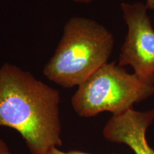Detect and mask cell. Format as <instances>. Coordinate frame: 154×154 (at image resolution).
I'll use <instances>...</instances> for the list:
<instances>
[{
	"mask_svg": "<svg viewBox=\"0 0 154 154\" xmlns=\"http://www.w3.org/2000/svg\"><path fill=\"white\" fill-rule=\"evenodd\" d=\"M59 92L15 64L0 66V127L17 131L31 154L62 145Z\"/></svg>",
	"mask_w": 154,
	"mask_h": 154,
	"instance_id": "cell-1",
	"label": "cell"
},
{
	"mask_svg": "<svg viewBox=\"0 0 154 154\" xmlns=\"http://www.w3.org/2000/svg\"><path fill=\"white\" fill-rule=\"evenodd\" d=\"M74 2L76 3H79V4H90L92 2V0H72Z\"/></svg>",
	"mask_w": 154,
	"mask_h": 154,
	"instance_id": "cell-9",
	"label": "cell"
},
{
	"mask_svg": "<svg viewBox=\"0 0 154 154\" xmlns=\"http://www.w3.org/2000/svg\"><path fill=\"white\" fill-rule=\"evenodd\" d=\"M0 154H13L5 140L0 138Z\"/></svg>",
	"mask_w": 154,
	"mask_h": 154,
	"instance_id": "cell-7",
	"label": "cell"
},
{
	"mask_svg": "<svg viewBox=\"0 0 154 154\" xmlns=\"http://www.w3.org/2000/svg\"><path fill=\"white\" fill-rule=\"evenodd\" d=\"M114 43L113 34L104 26L94 19L73 17L65 24L43 74L63 88L79 86L108 63Z\"/></svg>",
	"mask_w": 154,
	"mask_h": 154,
	"instance_id": "cell-2",
	"label": "cell"
},
{
	"mask_svg": "<svg viewBox=\"0 0 154 154\" xmlns=\"http://www.w3.org/2000/svg\"><path fill=\"white\" fill-rule=\"evenodd\" d=\"M154 121V109L147 111L134 108L119 116H112L103 129V136L112 143L126 144L135 154H154L146 140V131Z\"/></svg>",
	"mask_w": 154,
	"mask_h": 154,
	"instance_id": "cell-5",
	"label": "cell"
},
{
	"mask_svg": "<svg viewBox=\"0 0 154 154\" xmlns=\"http://www.w3.org/2000/svg\"><path fill=\"white\" fill-rule=\"evenodd\" d=\"M153 94L154 76L143 78L114 62L106 63L78 86L71 104L75 113L84 118L105 111L119 116Z\"/></svg>",
	"mask_w": 154,
	"mask_h": 154,
	"instance_id": "cell-3",
	"label": "cell"
},
{
	"mask_svg": "<svg viewBox=\"0 0 154 154\" xmlns=\"http://www.w3.org/2000/svg\"><path fill=\"white\" fill-rule=\"evenodd\" d=\"M146 7L148 9L154 10V0H145Z\"/></svg>",
	"mask_w": 154,
	"mask_h": 154,
	"instance_id": "cell-8",
	"label": "cell"
},
{
	"mask_svg": "<svg viewBox=\"0 0 154 154\" xmlns=\"http://www.w3.org/2000/svg\"><path fill=\"white\" fill-rule=\"evenodd\" d=\"M128 33L121 49L119 65L131 66L143 78L154 76V29L146 5L140 2L121 5Z\"/></svg>",
	"mask_w": 154,
	"mask_h": 154,
	"instance_id": "cell-4",
	"label": "cell"
},
{
	"mask_svg": "<svg viewBox=\"0 0 154 154\" xmlns=\"http://www.w3.org/2000/svg\"><path fill=\"white\" fill-rule=\"evenodd\" d=\"M49 154H91L89 153H86V152H83L80 151H70L68 152H65L61 151L58 147L54 148L49 151ZM111 154H115V153H111Z\"/></svg>",
	"mask_w": 154,
	"mask_h": 154,
	"instance_id": "cell-6",
	"label": "cell"
}]
</instances>
